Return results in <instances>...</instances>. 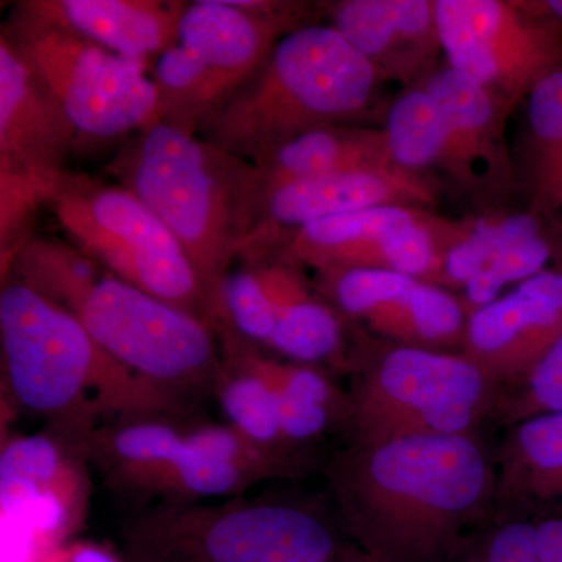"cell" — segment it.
I'll return each instance as SVG.
<instances>
[{"mask_svg":"<svg viewBox=\"0 0 562 562\" xmlns=\"http://www.w3.org/2000/svg\"><path fill=\"white\" fill-rule=\"evenodd\" d=\"M327 476L372 562H450L495 508V462L475 435L353 442Z\"/></svg>","mask_w":562,"mask_h":562,"instance_id":"1","label":"cell"},{"mask_svg":"<svg viewBox=\"0 0 562 562\" xmlns=\"http://www.w3.org/2000/svg\"><path fill=\"white\" fill-rule=\"evenodd\" d=\"M0 344L10 401L79 441H90L101 425L183 420L192 408L133 375L76 314L18 279L0 291Z\"/></svg>","mask_w":562,"mask_h":562,"instance_id":"2","label":"cell"},{"mask_svg":"<svg viewBox=\"0 0 562 562\" xmlns=\"http://www.w3.org/2000/svg\"><path fill=\"white\" fill-rule=\"evenodd\" d=\"M124 188L187 251L220 325V291L232 258L249 244L262 194L260 169L194 132L157 121L121 169Z\"/></svg>","mask_w":562,"mask_h":562,"instance_id":"3","label":"cell"},{"mask_svg":"<svg viewBox=\"0 0 562 562\" xmlns=\"http://www.w3.org/2000/svg\"><path fill=\"white\" fill-rule=\"evenodd\" d=\"M379 70L330 24H303L203 122L210 143L260 166L305 133L351 125L372 109Z\"/></svg>","mask_w":562,"mask_h":562,"instance_id":"4","label":"cell"},{"mask_svg":"<svg viewBox=\"0 0 562 562\" xmlns=\"http://www.w3.org/2000/svg\"><path fill=\"white\" fill-rule=\"evenodd\" d=\"M128 562H331L339 538L310 503L281 497L158 502L122 528Z\"/></svg>","mask_w":562,"mask_h":562,"instance_id":"5","label":"cell"},{"mask_svg":"<svg viewBox=\"0 0 562 562\" xmlns=\"http://www.w3.org/2000/svg\"><path fill=\"white\" fill-rule=\"evenodd\" d=\"M347 425L353 442L473 435L502 390L462 353L382 341L351 361Z\"/></svg>","mask_w":562,"mask_h":562,"instance_id":"6","label":"cell"},{"mask_svg":"<svg viewBox=\"0 0 562 562\" xmlns=\"http://www.w3.org/2000/svg\"><path fill=\"white\" fill-rule=\"evenodd\" d=\"M70 313L133 375L191 403L213 394L222 368L216 327L106 273Z\"/></svg>","mask_w":562,"mask_h":562,"instance_id":"7","label":"cell"},{"mask_svg":"<svg viewBox=\"0 0 562 562\" xmlns=\"http://www.w3.org/2000/svg\"><path fill=\"white\" fill-rule=\"evenodd\" d=\"M14 44L80 135L116 138L161 121L147 61L22 16Z\"/></svg>","mask_w":562,"mask_h":562,"instance_id":"8","label":"cell"},{"mask_svg":"<svg viewBox=\"0 0 562 562\" xmlns=\"http://www.w3.org/2000/svg\"><path fill=\"white\" fill-rule=\"evenodd\" d=\"M446 65L509 110L562 68V27L530 0H436Z\"/></svg>","mask_w":562,"mask_h":562,"instance_id":"9","label":"cell"},{"mask_svg":"<svg viewBox=\"0 0 562 562\" xmlns=\"http://www.w3.org/2000/svg\"><path fill=\"white\" fill-rule=\"evenodd\" d=\"M454 221L414 206L325 217L280 236L279 260L317 272L382 269L436 284Z\"/></svg>","mask_w":562,"mask_h":562,"instance_id":"10","label":"cell"},{"mask_svg":"<svg viewBox=\"0 0 562 562\" xmlns=\"http://www.w3.org/2000/svg\"><path fill=\"white\" fill-rule=\"evenodd\" d=\"M88 442L46 430L13 436L0 452V501L7 516L21 520L40 547L68 541L91 501Z\"/></svg>","mask_w":562,"mask_h":562,"instance_id":"11","label":"cell"},{"mask_svg":"<svg viewBox=\"0 0 562 562\" xmlns=\"http://www.w3.org/2000/svg\"><path fill=\"white\" fill-rule=\"evenodd\" d=\"M319 276L331 305L382 341L461 353L469 312L454 292L382 269H338Z\"/></svg>","mask_w":562,"mask_h":562,"instance_id":"12","label":"cell"},{"mask_svg":"<svg viewBox=\"0 0 562 562\" xmlns=\"http://www.w3.org/2000/svg\"><path fill=\"white\" fill-rule=\"evenodd\" d=\"M419 85L441 111L449 160L446 184L479 205L505 202L520 188L505 135L513 111L447 65L438 66Z\"/></svg>","mask_w":562,"mask_h":562,"instance_id":"13","label":"cell"},{"mask_svg":"<svg viewBox=\"0 0 562 562\" xmlns=\"http://www.w3.org/2000/svg\"><path fill=\"white\" fill-rule=\"evenodd\" d=\"M74 187L120 251L117 279L198 314L217 330L201 277L171 231L124 187H94L81 180L74 181Z\"/></svg>","mask_w":562,"mask_h":562,"instance_id":"14","label":"cell"},{"mask_svg":"<svg viewBox=\"0 0 562 562\" xmlns=\"http://www.w3.org/2000/svg\"><path fill=\"white\" fill-rule=\"evenodd\" d=\"M562 333V262L469 313L461 353L501 386L527 379Z\"/></svg>","mask_w":562,"mask_h":562,"instance_id":"15","label":"cell"},{"mask_svg":"<svg viewBox=\"0 0 562 562\" xmlns=\"http://www.w3.org/2000/svg\"><path fill=\"white\" fill-rule=\"evenodd\" d=\"M297 10L294 3L260 0H201L184 7L179 43L210 69L221 106L254 77L286 33L308 24Z\"/></svg>","mask_w":562,"mask_h":562,"instance_id":"16","label":"cell"},{"mask_svg":"<svg viewBox=\"0 0 562 562\" xmlns=\"http://www.w3.org/2000/svg\"><path fill=\"white\" fill-rule=\"evenodd\" d=\"M441 184L428 177L391 168L335 173L286 181L262 190L260 213L249 243L279 239L303 225L338 214L375 206H414L430 210Z\"/></svg>","mask_w":562,"mask_h":562,"instance_id":"17","label":"cell"},{"mask_svg":"<svg viewBox=\"0 0 562 562\" xmlns=\"http://www.w3.org/2000/svg\"><path fill=\"white\" fill-rule=\"evenodd\" d=\"M330 25L403 90L438 68L442 55L436 0H341L331 3Z\"/></svg>","mask_w":562,"mask_h":562,"instance_id":"18","label":"cell"},{"mask_svg":"<svg viewBox=\"0 0 562 562\" xmlns=\"http://www.w3.org/2000/svg\"><path fill=\"white\" fill-rule=\"evenodd\" d=\"M14 41L0 40V165L57 179L76 136Z\"/></svg>","mask_w":562,"mask_h":562,"instance_id":"19","label":"cell"},{"mask_svg":"<svg viewBox=\"0 0 562 562\" xmlns=\"http://www.w3.org/2000/svg\"><path fill=\"white\" fill-rule=\"evenodd\" d=\"M183 9L154 0H32L20 7L25 20L144 61L179 43Z\"/></svg>","mask_w":562,"mask_h":562,"instance_id":"20","label":"cell"},{"mask_svg":"<svg viewBox=\"0 0 562 562\" xmlns=\"http://www.w3.org/2000/svg\"><path fill=\"white\" fill-rule=\"evenodd\" d=\"M271 303L273 331L269 349L302 364L342 360V314L314 294L299 266L276 260L254 266Z\"/></svg>","mask_w":562,"mask_h":562,"instance_id":"21","label":"cell"},{"mask_svg":"<svg viewBox=\"0 0 562 562\" xmlns=\"http://www.w3.org/2000/svg\"><path fill=\"white\" fill-rule=\"evenodd\" d=\"M562 505V412L508 427L495 460V508L539 513Z\"/></svg>","mask_w":562,"mask_h":562,"instance_id":"22","label":"cell"},{"mask_svg":"<svg viewBox=\"0 0 562 562\" xmlns=\"http://www.w3.org/2000/svg\"><path fill=\"white\" fill-rule=\"evenodd\" d=\"M391 166L395 165L383 128L333 125L291 139L257 168L261 172L262 190H266L286 181Z\"/></svg>","mask_w":562,"mask_h":562,"instance_id":"23","label":"cell"},{"mask_svg":"<svg viewBox=\"0 0 562 562\" xmlns=\"http://www.w3.org/2000/svg\"><path fill=\"white\" fill-rule=\"evenodd\" d=\"M213 395L232 428L305 473L308 454L284 435L271 387L227 351H222V368Z\"/></svg>","mask_w":562,"mask_h":562,"instance_id":"24","label":"cell"},{"mask_svg":"<svg viewBox=\"0 0 562 562\" xmlns=\"http://www.w3.org/2000/svg\"><path fill=\"white\" fill-rule=\"evenodd\" d=\"M553 222L554 216L531 209L494 210L475 220L458 221L457 233L443 250L436 284L460 295L498 255L546 231Z\"/></svg>","mask_w":562,"mask_h":562,"instance_id":"25","label":"cell"},{"mask_svg":"<svg viewBox=\"0 0 562 562\" xmlns=\"http://www.w3.org/2000/svg\"><path fill=\"white\" fill-rule=\"evenodd\" d=\"M383 133L395 166L435 181L446 179L449 160L441 111L420 85L402 90L392 101Z\"/></svg>","mask_w":562,"mask_h":562,"instance_id":"26","label":"cell"},{"mask_svg":"<svg viewBox=\"0 0 562 562\" xmlns=\"http://www.w3.org/2000/svg\"><path fill=\"white\" fill-rule=\"evenodd\" d=\"M155 85L160 92L161 121L194 131L220 110L213 77L195 52L177 43L158 55Z\"/></svg>","mask_w":562,"mask_h":562,"instance_id":"27","label":"cell"},{"mask_svg":"<svg viewBox=\"0 0 562 562\" xmlns=\"http://www.w3.org/2000/svg\"><path fill=\"white\" fill-rule=\"evenodd\" d=\"M11 262L18 280L66 310L72 308L102 277L98 262L83 251L49 239L21 244Z\"/></svg>","mask_w":562,"mask_h":562,"instance_id":"28","label":"cell"},{"mask_svg":"<svg viewBox=\"0 0 562 562\" xmlns=\"http://www.w3.org/2000/svg\"><path fill=\"white\" fill-rule=\"evenodd\" d=\"M562 154V68L543 77L527 98L525 190L530 191Z\"/></svg>","mask_w":562,"mask_h":562,"instance_id":"29","label":"cell"},{"mask_svg":"<svg viewBox=\"0 0 562 562\" xmlns=\"http://www.w3.org/2000/svg\"><path fill=\"white\" fill-rule=\"evenodd\" d=\"M249 342L268 347L273 331L271 303L254 268L228 272L220 291V331L232 330Z\"/></svg>","mask_w":562,"mask_h":562,"instance_id":"30","label":"cell"},{"mask_svg":"<svg viewBox=\"0 0 562 562\" xmlns=\"http://www.w3.org/2000/svg\"><path fill=\"white\" fill-rule=\"evenodd\" d=\"M562 412V333L527 379L512 390L502 391L495 419L506 427L541 416ZM492 416V417H494Z\"/></svg>","mask_w":562,"mask_h":562,"instance_id":"31","label":"cell"},{"mask_svg":"<svg viewBox=\"0 0 562 562\" xmlns=\"http://www.w3.org/2000/svg\"><path fill=\"white\" fill-rule=\"evenodd\" d=\"M33 562H121L105 547L94 542H58L40 547Z\"/></svg>","mask_w":562,"mask_h":562,"instance_id":"32","label":"cell"},{"mask_svg":"<svg viewBox=\"0 0 562 562\" xmlns=\"http://www.w3.org/2000/svg\"><path fill=\"white\" fill-rule=\"evenodd\" d=\"M530 209L547 216H557L562 211V154L552 168L528 191Z\"/></svg>","mask_w":562,"mask_h":562,"instance_id":"33","label":"cell"},{"mask_svg":"<svg viewBox=\"0 0 562 562\" xmlns=\"http://www.w3.org/2000/svg\"><path fill=\"white\" fill-rule=\"evenodd\" d=\"M538 514V562H562V514Z\"/></svg>","mask_w":562,"mask_h":562,"instance_id":"34","label":"cell"},{"mask_svg":"<svg viewBox=\"0 0 562 562\" xmlns=\"http://www.w3.org/2000/svg\"><path fill=\"white\" fill-rule=\"evenodd\" d=\"M530 3L532 9L552 18L562 27V0H530Z\"/></svg>","mask_w":562,"mask_h":562,"instance_id":"35","label":"cell"},{"mask_svg":"<svg viewBox=\"0 0 562 562\" xmlns=\"http://www.w3.org/2000/svg\"><path fill=\"white\" fill-rule=\"evenodd\" d=\"M339 558H336V560H333L331 562H339ZM346 562H372L371 560H368V558L364 557V554L360 553V557L353 558V560H347Z\"/></svg>","mask_w":562,"mask_h":562,"instance_id":"36","label":"cell"}]
</instances>
